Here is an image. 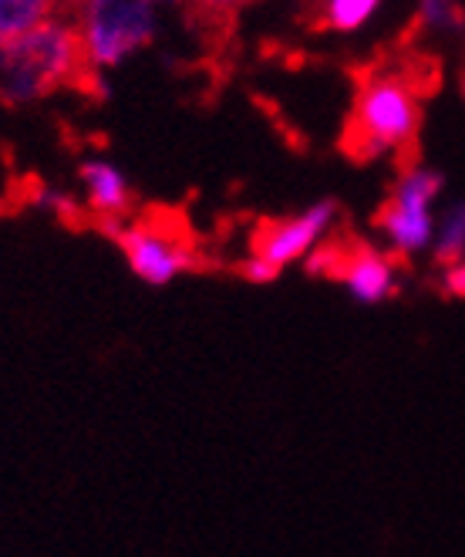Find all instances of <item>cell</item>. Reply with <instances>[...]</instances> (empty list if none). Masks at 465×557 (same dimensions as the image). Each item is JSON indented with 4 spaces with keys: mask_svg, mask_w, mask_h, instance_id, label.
I'll use <instances>...</instances> for the list:
<instances>
[{
    "mask_svg": "<svg viewBox=\"0 0 465 557\" xmlns=\"http://www.w3.org/2000/svg\"><path fill=\"white\" fill-rule=\"evenodd\" d=\"M338 220V203L335 200H317L304 207L301 213L284 216L271 226H263V234L256 237V257L277 274L297 260L311 257L330 234V226Z\"/></svg>",
    "mask_w": 465,
    "mask_h": 557,
    "instance_id": "obj_5",
    "label": "cell"
},
{
    "mask_svg": "<svg viewBox=\"0 0 465 557\" xmlns=\"http://www.w3.org/2000/svg\"><path fill=\"white\" fill-rule=\"evenodd\" d=\"M462 98H465V78H462Z\"/></svg>",
    "mask_w": 465,
    "mask_h": 557,
    "instance_id": "obj_17",
    "label": "cell"
},
{
    "mask_svg": "<svg viewBox=\"0 0 465 557\" xmlns=\"http://www.w3.org/2000/svg\"><path fill=\"white\" fill-rule=\"evenodd\" d=\"M415 27L428 41H449L465 30V0H415Z\"/></svg>",
    "mask_w": 465,
    "mask_h": 557,
    "instance_id": "obj_10",
    "label": "cell"
},
{
    "mask_svg": "<svg viewBox=\"0 0 465 557\" xmlns=\"http://www.w3.org/2000/svg\"><path fill=\"white\" fill-rule=\"evenodd\" d=\"M61 0H0V38H21L58 17Z\"/></svg>",
    "mask_w": 465,
    "mask_h": 557,
    "instance_id": "obj_12",
    "label": "cell"
},
{
    "mask_svg": "<svg viewBox=\"0 0 465 557\" xmlns=\"http://www.w3.org/2000/svg\"><path fill=\"white\" fill-rule=\"evenodd\" d=\"M38 207L41 210H51V213H72L75 210V200L68 193H61V189H38Z\"/></svg>",
    "mask_w": 465,
    "mask_h": 557,
    "instance_id": "obj_13",
    "label": "cell"
},
{
    "mask_svg": "<svg viewBox=\"0 0 465 557\" xmlns=\"http://www.w3.org/2000/svg\"><path fill=\"white\" fill-rule=\"evenodd\" d=\"M442 287L449 294H455V298H465V260H462V264H455V268H445Z\"/></svg>",
    "mask_w": 465,
    "mask_h": 557,
    "instance_id": "obj_15",
    "label": "cell"
},
{
    "mask_svg": "<svg viewBox=\"0 0 465 557\" xmlns=\"http://www.w3.org/2000/svg\"><path fill=\"white\" fill-rule=\"evenodd\" d=\"M428 253L436 257V264L442 268H455L465 260V200H455L439 213L436 240H431Z\"/></svg>",
    "mask_w": 465,
    "mask_h": 557,
    "instance_id": "obj_11",
    "label": "cell"
},
{
    "mask_svg": "<svg viewBox=\"0 0 465 557\" xmlns=\"http://www.w3.org/2000/svg\"><path fill=\"white\" fill-rule=\"evenodd\" d=\"M118 247L128 271L149 287H169L186 271H192V250L152 223H128L118 231Z\"/></svg>",
    "mask_w": 465,
    "mask_h": 557,
    "instance_id": "obj_6",
    "label": "cell"
},
{
    "mask_svg": "<svg viewBox=\"0 0 465 557\" xmlns=\"http://www.w3.org/2000/svg\"><path fill=\"white\" fill-rule=\"evenodd\" d=\"M240 274H243V281H250V284H271V281L277 277V271L263 264V260H260L256 253H250V257L243 260Z\"/></svg>",
    "mask_w": 465,
    "mask_h": 557,
    "instance_id": "obj_14",
    "label": "cell"
},
{
    "mask_svg": "<svg viewBox=\"0 0 465 557\" xmlns=\"http://www.w3.org/2000/svg\"><path fill=\"white\" fill-rule=\"evenodd\" d=\"M385 4L388 0H321V24L330 35L354 38L381 17Z\"/></svg>",
    "mask_w": 465,
    "mask_h": 557,
    "instance_id": "obj_9",
    "label": "cell"
},
{
    "mask_svg": "<svg viewBox=\"0 0 465 557\" xmlns=\"http://www.w3.org/2000/svg\"><path fill=\"white\" fill-rule=\"evenodd\" d=\"M78 183H81L88 210H95L105 220H122L131 210V200H136L128 176L115 166L112 159H102V156H91L81 162Z\"/></svg>",
    "mask_w": 465,
    "mask_h": 557,
    "instance_id": "obj_8",
    "label": "cell"
},
{
    "mask_svg": "<svg viewBox=\"0 0 465 557\" xmlns=\"http://www.w3.org/2000/svg\"><path fill=\"white\" fill-rule=\"evenodd\" d=\"M445 180L431 166H409L394 180L378 213V231L394 257H422L431 250Z\"/></svg>",
    "mask_w": 465,
    "mask_h": 557,
    "instance_id": "obj_4",
    "label": "cell"
},
{
    "mask_svg": "<svg viewBox=\"0 0 465 557\" xmlns=\"http://www.w3.org/2000/svg\"><path fill=\"white\" fill-rule=\"evenodd\" d=\"M341 287L344 294L361 305V308H378L385 301H391L398 294V264L394 257L375 247H357L351 250L341 268H338Z\"/></svg>",
    "mask_w": 465,
    "mask_h": 557,
    "instance_id": "obj_7",
    "label": "cell"
},
{
    "mask_svg": "<svg viewBox=\"0 0 465 557\" xmlns=\"http://www.w3.org/2000/svg\"><path fill=\"white\" fill-rule=\"evenodd\" d=\"M196 4L213 14H232V11H243V8L256 4V0H196Z\"/></svg>",
    "mask_w": 465,
    "mask_h": 557,
    "instance_id": "obj_16",
    "label": "cell"
},
{
    "mask_svg": "<svg viewBox=\"0 0 465 557\" xmlns=\"http://www.w3.org/2000/svg\"><path fill=\"white\" fill-rule=\"evenodd\" d=\"M176 0H75V35L85 69L115 72L165 35Z\"/></svg>",
    "mask_w": 465,
    "mask_h": 557,
    "instance_id": "obj_1",
    "label": "cell"
},
{
    "mask_svg": "<svg viewBox=\"0 0 465 557\" xmlns=\"http://www.w3.org/2000/svg\"><path fill=\"white\" fill-rule=\"evenodd\" d=\"M85 72L75 24L61 14L21 38H0V102L30 106Z\"/></svg>",
    "mask_w": 465,
    "mask_h": 557,
    "instance_id": "obj_2",
    "label": "cell"
},
{
    "mask_svg": "<svg viewBox=\"0 0 465 557\" xmlns=\"http://www.w3.org/2000/svg\"><path fill=\"white\" fill-rule=\"evenodd\" d=\"M422 125V98L405 72H375L361 82L351 112V149L364 159H385L409 149Z\"/></svg>",
    "mask_w": 465,
    "mask_h": 557,
    "instance_id": "obj_3",
    "label": "cell"
},
{
    "mask_svg": "<svg viewBox=\"0 0 465 557\" xmlns=\"http://www.w3.org/2000/svg\"><path fill=\"white\" fill-rule=\"evenodd\" d=\"M462 38H465V30H462Z\"/></svg>",
    "mask_w": 465,
    "mask_h": 557,
    "instance_id": "obj_18",
    "label": "cell"
}]
</instances>
